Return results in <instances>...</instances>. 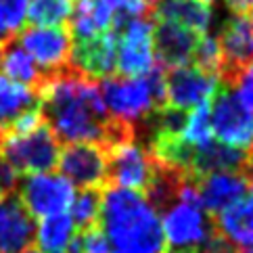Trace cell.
Segmentation results:
<instances>
[{"label":"cell","instance_id":"cell-1","mask_svg":"<svg viewBox=\"0 0 253 253\" xmlns=\"http://www.w3.org/2000/svg\"><path fill=\"white\" fill-rule=\"evenodd\" d=\"M40 109L59 142H96L111 149L136 136V128L109 115L96 80L71 65L48 78L40 90Z\"/></svg>","mask_w":253,"mask_h":253},{"label":"cell","instance_id":"cell-2","mask_svg":"<svg viewBox=\"0 0 253 253\" xmlns=\"http://www.w3.org/2000/svg\"><path fill=\"white\" fill-rule=\"evenodd\" d=\"M98 220L109 253H168L159 213L140 193L105 186Z\"/></svg>","mask_w":253,"mask_h":253},{"label":"cell","instance_id":"cell-3","mask_svg":"<svg viewBox=\"0 0 253 253\" xmlns=\"http://www.w3.org/2000/svg\"><path fill=\"white\" fill-rule=\"evenodd\" d=\"M61 142L44 120L42 126L28 134L0 138V157L15 169L17 176L48 174L57 168Z\"/></svg>","mask_w":253,"mask_h":253},{"label":"cell","instance_id":"cell-4","mask_svg":"<svg viewBox=\"0 0 253 253\" xmlns=\"http://www.w3.org/2000/svg\"><path fill=\"white\" fill-rule=\"evenodd\" d=\"M210 124L211 134L222 144L245 153L253 151V113L241 103L237 92L222 82L215 88L213 101H210Z\"/></svg>","mask_w":253,"mask_h":253},{"label":"cell","instance_id":"cell-5","mask_svg":"<svg viewBox=\"0 0 253 253\" xmlns=\"http://www.w3.org/2000/svg\"><path fill=\"white\" fill-rule=\"evenodd\" d=\"M161 228L168 243V253H191L203 249L215 234L213 220L207 218L201 207L184 201L171 203L164 211Z\"/></svg>","mask_w":253,"mask_h":253},{"label":"cell","instance_id":"cell-6","mask_svg":"<svg viewBox=\"0 0 253 253\" xmlns=\"http://www.w3.org/2000/svg\"><path fill=\"white\" fill-rule=\"evenodd\" d=\"M15 195L30 215L44 220L57 213H65L74 203L76 188L67 178L59 174H32L23 176L21 182H17Z\"/></svg>","mask_w":253,"mask_h":253},{"label":"cell","instance_id":"cell-7","mask_svg":"<svg viewBox=\"0 0 253 253\" xmlns=\"http://www.w3.org/2000/svg\"><path fill=\"white\" fill-rule=\"evenodd\" d=\"M153 15L124 21L117 32V71L124 78H142L155 65L153 52Z\"/></svg>","mask_w":253,"mask_h":253},{"label":"cell","instance_id":"cell-8","mask_svg":"<svg viewBox=\"0 0 253 253\" xmlns=\"http://www.w3.org/2000/svg\"><path fill=\"white\" fill-rule=\"evenodd\" d=\"M98 90L109 115L117 122L130 124L132 128H136V122L147 120L155 111L144 78L111 76L98 82Z\"/></svg>","mask_w":253,"mask_h":253},{"label":"cell","instance_id":"cell-9","mask_svg":"<svg viewBox=\"0 0 253 253\" xmlns=\"http://www.w3.org/2000/svg\"><path fill=\"white\" fill-rule=\"evenodd\" d=\"M155 174V159L136 140L107 149V186L147 195Z\"/></svg>","mask_w":253,"mask_h":253},{"label":"cell","instance_id":"cell-10","mask_svg":"<svg viewBox=\"0 0 253 253\" xmlns=\"http://www.w3.org/2000/svg\"><path fill=\"white\" fill-rule=\"evenodd\" d=\"M19 46L28 52L48 78L65 71L71 65V36L67 28H38L30 25L19 32Z\"/></svg>","mask_w":253,"mask_h":253},{"label":"cell","instance_id":"cell-11","mask_svg":"<svg viewBox=\"0 0 253 253\" xmlns=\"http://www.w3.org/2000/svg\"><path fill=\"white\" fill-rule=\"evenodd\" d=\"M218 44L222 52L220 82L232 88L237 78L253 65V28L247 15H230L224 19Z\"/></svg>","mask_w":253,"mask_h":253},{"label":"cell","instance_id":"cell-12","mask_svg":"<svg viewBox=\"0 0 253 253\" xmlns=\"http://www.w3.org/2000/svg\"><path fill=\"white\" fill-rule=\"evenodd\" d=\"M57 166L63 178L80 188L107 186V149L96 142L67 144L59 153Z\"/></svg>","mask_w":253,"mask_h":253},{"label":"cell","instance_id":"cell-13","mask_svg":"<svg viewBox=\"0 0 253 253\" xmlns=\"http://www.w3.org/2000/svg\"><path fill=\"white\" fill-rule=\"evenodd\" d=\"M220 80L203 74L195 65H182L166 69V105L174 109H195L197 105L210 101Z\"/></svg>","mask_w":253,"mask_h":253},{"label":"cell","instance_id":"cell-14","mask_svg":"<svg viewBox=\"0 0 253 253\" xmlns=\"http://www.w3.org/2000/svg\"><path fill=\"white\" fill-rule=\"evenodd\" d=\"M71 67L101 82L117 71V32L109 30L86 42H74Z\"/></svg>","mask_w":253,"mask_h":253},{"label":"cell","instance_id":"cell-15","mask_svg":"<svg viewBox=\"0 0 253 253\" xmlns=\"http://www.w3.org/2000/svg\"><path fill=\"white\" fill-rule=\"evenodd\" d=\"M191 178L195 182L201 207L213 215L241 201L249 191L247 180L241 171H211V174Z\"/></svg>","mask_w":253,"mask_h":253},{"label":"cell","instance_id":"cell-16","mask_svg":"<svg viewBox=\"0 0 253 253\" xmlns=\"http://www.w3.org/2000/svg\"><path fill=\"white\" fill-rule=\"evenodd\" d=\"M197 40H199V34L182 28V25H178L174 21L155 19L153 52H155V61L161 67L171 69V67L191 65Z\"/></svg>","mask_w":253,"mask_h":253},{"label":"cell","instance_id":"cell-17","mask_svg":"<svg viewBox=\"0 0 253 253\" xmlns=\"http://www.w3.org/2000/svg\"><path fill=\"white\" fill-rule=\"evenodd\" d=\"M36 224L17 199V195L0 201V253H19L34 245Z\"/></svg>","mask_w":253,"mask_h":253},{"label":"cell","instance_id":"cell-18","mask_svg":"<svg viewBox=\"0 0 253 253\" xmlns=\"http://www.w3.org/2000/svg\"><path fill=\"white\" fill-rule=\"evenodd\" d=\"M213 228L234 249H253V195L213 215Z\"/></svg>","mask_w":253,"mask_h":253},{"label":"cell","instance_id":"cell-19","mask_svg":"<svg viewBox=\"0 0 253 253\" xmlns=\"http://www.w3.org/2000/svg\"><path fill=\"white\" fill-rule=\"evenodd\" d=\"M113 8L107 0H82L71 11L67 30L71 42H86L113 30Z\"/></svg>","mask_w":253,"mask_h":253},{"label":"cell","instance_id":"cell-20","mask_svg":"<svg viewBox=\"0 0 253 253\" xmlns=\"http://www.w3.org/2000/svg\"><path fill=\"white\" fill-rule=\"evenodd\" d=\"M151 15L153 19L174 21L199 36L210 32L211 25V6L203 0H157L151 6Z\"/></svg>","mask_w":253,"mask_h":253},{"label":"cell","instance_id":"cell-21","mask_svg":"<svg viewBox=\"0 0 253 253\" xmlns=\"http://www.w3.org/2000/svg\"><path fill=\"white\" fill-rule=\"evenodd\" d=\"M0 76L8 78L15 84L28 86L38 94L48 82V76L36 65L34 59L19 46L15 38L0 46Z\"/></svg>","mask_w":253,"mask_h":253},{"label":"cell","instance_id":"cell-22","mask_svg":"<svg viewBox=\"0 0 253 253\" xmlns=\"http://www.w3.org/2000/svg\"><path fill=\"white\" fill-rule=\"evenodd\" d=\"M247 155L249 153L245 151L210 140L203 147L195 149L188 176H203V174H211V171H243V168L247 164Z\"/></svg>","mask_w":253,"mask_h":253},{"label":"cell","instance_id":"cell-23","mask_svg":"<svg viewBox=\"0 0 253 253\" xmlns=\"http://www.w3.org/2000/svg\"><path fill=\"white\" fill-rule=\"evenodd\" d=\"M36 109H40V94L36 90L0 76V134H4L19 117Z\"/></svg>","mask_w":253,"mask_h":253},{"label":"cell","instance_id":"cell-24","mask_svg":"<svg viewBox=\"0 0 253 253\" xmlns=\"http://www.w3.org/2000/svg\"><path fill=\"white\" fill-rule=\"evenodd\" d=\"M36 237L40 243L38 249H44L46 253H63L76 237L74 220L69 218V213H57L50 218H44L36 228Z\"/></svg>","mask_w":253,"mask_h":253},{"label":"cell","instance_id":"cell-25","mask_svg":"<svg viewBox=\"0 0 253 253\" xmlns=\"http://www.w3.org/2000/svg\"><path fill=\"white\" fill-rule=\"evenodd\" d=\"M71 11V0H28L25 21L38 28H67Z\"/></svg>","mask_w":253,"mask_h":253},{"label":"cell","instance_id":"cell-26","mask_svg":"<svg viewBox=\"0 0 253 253\" xmlns=\"http://www.w3.org/2000/svg\"><path fill=\"white\" fill-rule=\"evenodd\" d=\"M101 201H103V188H82L71 203L69 218L74 220L78 232L86 228H92L101 218Z\"/></svg>","mask_w":253,"mask_h":253},{"label":"cell","instance_id":"cell-27","mask_svg":"<svg viewBox=\"0 0 253 253\" xmlns=\"http://www.w3.org/2000/svg\"><path fill=\"white\" fill-rule=\"evenodd\" d=\"M191 65L201 69L203 74H210V76L220 80L222 52H220V44H218V38H215V36H211L210 32L199 36V40L195 44V50H193Z\"/></svg>","mask_w":253,"mask_h":253},{"label":"cell","instance_id":"cell-28","mask_svg":"<svg viewBox=\"0 0 253 253\" xmlns=\"http://www.w3.org/2000/svg\"><path fill=\"white\" fill-rule=\"evenodd\" d=\"M211 124H210V101L197 105L195 109L188 113L184 130H182V140L188 142L191 147H203L211 140Z\"/></svg>","mask_w":253,"mask_h":253},{"label":"cell","instance_id":"cell-29","mask_svg":"<svg viewBox=\"0 0 253 253\" xmlns=\"http://www.w3.org/2000/svg\"><path fill=\"white\" fill-rule=\"evenodd\" d=\"M109 6L113 8V30H117L124 21L136 19L151 13V6L147 0H107Z\"/></svg>","mask_w":253,"mask_h":253},{"label":"cell","instance_id":"cell-30","mask_svg":"<svg viewBox=\"0 0 253 253\" xmlns=\"http://www.w3.org/2000/svg\"><path fill=\"white\" fill-rule=\"evenodd\" d=\"M78 239H80V245H82L84 253H109V241H107L101 224L78 232Z\"/></svg>","mask_w":253,"mask_h":253},{"label":"cell","instance_id":"cell-31","mask_svg":"<svg viewBox=\"0 0 253 253\" xmlns=\"http://www.w3.org/2000/svg\"><path fill=\"white\" fill-rule=\"evenodd\" d=\"M6 23L11 32L19 34L25 25V15H28V0H2Z\"/></svg>","mask_w":253,"mask_h":253},{"label":"cell","instance_id":"cell-32","mask_svg":"<svg viewBox=\"0 0 253 253\" xmlns=\"http://www.w3.org/2000/svg\"><path fill=\"white\" fill-rule=\"evenodd\" d=\"M232 90H234V92H237V96L241 98V103L253 113V65L247 67V69L237 78V82L232 84Z\"/></svg>","mask_w":253,"mask_h":253},{"label":"cell","instance_id":"cell-33","mask_svg":"<svg viewBox=\"0 0 253 253\" xmlns=\"http://www.w3.org/2000/svg\"><path fill=\"white\" fill-rule=\"evenodd\" d=\"M234 251H237V249H234L230 243H226L220 234L215 232L203 249H197V251H191V253H234Z\"/></svg>","mask_w":253,"mask_h":253},{"label":"cell","instance_id":"cell-34","mask_svg":"<svg viewBox=\"0 0 253 253\" xmlns=\"http://www.w3.org/2000/svg\"><path fill=\"white\" fill-rule=\"evenodd\" d=\"M232 15H245L253 8V0H224Z\"/></svg>","mask_w":253,"mask_h":253},{"label":"cell","instance_id":"cell-35","mask_svg":"<svg viewBox=\"0 0 253 253\" xmlns=\"http://www.w3.org/2000/svg\"><path fill=\"white\" fill-rule=\"evenodd\" d=\"M8 40H13V32L6 23V15H4V6H2V0H0V46L6 44Z\"/></svg>","mask_w":253,"mask_h":253},{"label":"cell","instance_id":"cell-36","mask_svg":"<svg viewBox=\"0 0 253 253\" xmlns=\"http://www.w3.org/2000/svg\"><path fill=\"white\" fill-rule=\"evenodd\" d=\"M19 253H42L38 247H36V245H30V247H25L23 251H19Z\"/></svg>","mask_w":253,"mask_h":253},{"label":"cell","instance_id":"cell-37","mask_svg":"<svg viewBox=\"0 0 253 253\" xmlns=\"http://www.w3.org/2000/svg\"><path fill=\"white\" fill-rule=\"evenodd\" d=\"M234 253H253V249H237Z\"/></svg>","mask_w":253,"mask_h":253},{"label":"cell","instance_id":"cell-38","mask_svg":"<svg viewBox=\"0 0 253 253\" xmlns=\"http://www.w3.org/2000/svg\"><path fill=\"white\" fill-rule=\"evenodd\" d=\"M249 13H251V19H249V23H251V28H253V8H251Z\"/></svg>","mask_w":253,"mask_h":253},{"label":"cell","instance_id":"cell-39","mask_svg":"<svg viewBox=\"0 0 253 253\" xmlns=\"http://www.w3.org/2000/svg\"><path fill=\"white\" fill-rule=\"evenodd\" d=\"M147 2H149V6H153V4H155V2H157V0H147Z\"/></svg>","mask_w":253,"mask_h":253},{"label":"cell","instance_id":"cell-40","mask_svg":"<svg viewBox=\"0 0 253 253\" xmlns=\"http://www.w3.org/2000/svg\"><path fill=\"white\" fill-rule=\"evenodd\" d=\"M78 2H82V0H78Z\"/></svg>","mask_w":253,"mask_h":253}]
</instances>
